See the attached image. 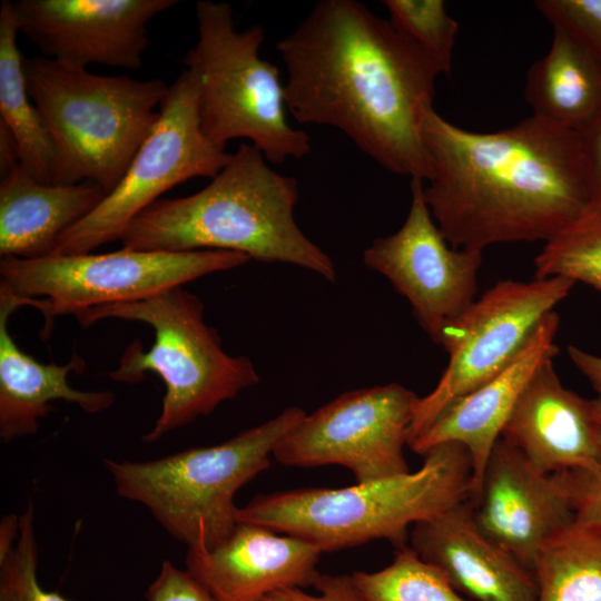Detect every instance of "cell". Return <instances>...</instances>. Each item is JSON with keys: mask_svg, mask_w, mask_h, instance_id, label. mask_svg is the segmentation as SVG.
I'll return each mask as SVG.
<instances>
[{"mask_svg": "<svg viewBox=\"0 0 601 601\" xmlns=\"http://www.w3.org/2000/svg\"><path fill=\"white\" fill-rule=\"evenodd\" d=\"M423 180L411 179L404 224L364 250V264L407 298L433 342L475 299L482 252L450 247L424 199Z\"/></svg>", "mask_w": 601, "mask_h": 601, "instance_id": "13", "label": "cell"}, {"mask_svg": "<svg viewBox=\"0 0 601 601\" xmlns=\"http://www.w3.org/2000/svg\"><path fill=\"white\" fill-rule=\"evenodd\" d=\"M299 124L334 127L386 170L430 180L422 125L439 67L356 0H322L277 43Z\"/></svg>", "mask_w": 601, "mask_h": 601, "instance_id": "1", "label": "cell"}, {"mask_svg": "<svg viewBox=\"0 0 601 601\" xmlns=\"http://www.w3.org/2000/svg\"><path fill=\"white\" fill-rule=\"evenodd\" d=\"M37 566L35 508L29 503L19 516V534L14 546L0 556V601H69L60 593L41 587Z\"/></svg>", "mask_w": 601, "mask_h": 601, "instance_id": "28", "label": "cell"}, {"mask_svg": "<svg viewBox=\"0 0 601 601\" xmlns=\"http://www.w3.org/2000/svg\"><path fill=\"white\" fill-rule=\"evenodd\" d=\"M541 14L601 66V0H538Z\"/></svg>", "mask_w": 601, "mask_h": 601, "instance_id": "29", "label": "cell"}, {"mask_svg": "<svg viewBox=\"0 0 601 601\" xmlns=\"http://www.w3.org/2000/svg\"><path fill=\"white\" fill-rule=\"evenodd\" d=\"M535 278L562 276L601 290V215L587 210L544 243Z\"/></svg>", "mask_w": 601, "mask_h": 601, "instance_id": "26", "label": "cell"}, {"mask_svg": "<svg viewBox=\"0 0 601 601\" xmlns=\"http://www.w3.org/2000/svg\"><path fill=\"white\" fill-rule=\"evenodd\" d=\"M548 52L529 69L532 115L579 132L601 115V66L571 37L553 30Z\"/></svg>", "mask_w": 601, "mask_h": 601, "instance_id": "22", "label": "cell"}, {"mask_svg": "<svg viewBox=\"0 0 601 601\" xmlns=\"http://www.w3.org/2000/svg\"><path fill=\"white\" fill-rule=\"evenodd\" d=\"M105 196L92 183H40L18 165L1 176V257L50 256L59 236L89 215Z\"/></svg>", "mask_w": 601, "mask_h": 601, "instance_id": "21", "label": "cell"}, {"mask_svg": "<svg viewBox=\"0 0 601 601\" xmlns=\"http://www.w3.org/2000/svg\"><path fill=\"white\" fill-rule=\"evenodd\" d=\"M238 522L209 550H188L186 570L217 601H260L286 588L313 587L321 550L293 535Z\"/></svg>", "mask_w": 601, "mask_h": 601, "instance_id": "16", "label": "cell"}, {"mask_svg": "<svg viewBox=\"0 0 601 601\" xmlns=\"http://www.w3.org/2000/svg\"><path fill=\"white\" fill-rule=\"evenodd\" d=\"M390 22L422 50L441 70L450 73L459 23L442 0H385Z\"/></svg>", "mask_w": 601, "mask_h": 601, "instance_id": "27", "label": "cell"}, {"mask_svg": "<svg viewBox=\"0 0 601 601\" xmlns=\"http://www.w3.org/2000/svg\"><path fill=\"white\" fill-rule=\"evenodd\" d=\"M229 154L203 132L199 79L186 67L169 86L156 122L118 185L85 218L63 231L51 255L88 254L117 240L158 197L194 177L213 178Z\"/></svg>", "mask_w": 601, "mask_h": 601, "instance_id": "10", "label": "cell"}, {"mask_svg": "<svg viewBox=\"0 0 601 601\" xmlns=\"http://www.w3.org/2000/svg\"><path fill=\"white\" fill-rule=\"evenodd\" d=\"M559 322L555 311L549 313L501 373L451 403L408 444L413 452L422 455L444 443L463 445L472 465L469 500L476 496L491 453L528 382L546 358L555 356Z\"/></svg>", "mask_w": 601, "mask_h": 601, "instance_id": "17", "label": "cell"}, {"mask_svg": "<svg viewBox=\"0 0 601 601\" xmlns=\"http://www.w3.org/2000/svg\"><path fill=\"white\" fill-rule=\"evenodd\" d=\"M176 0H19V31L49 59L78 68L139 69L147 23Z\"/></svg>", "mask_w": 601, "mask_h": 601, "instance_id": "14", "label": "cell"}, {"mask_svg": "<svg viewBox=\"0 0 601 601\" xmlns=\"http://www.w3.org/2000/svg\"><path fill=\"white\" fill-rule=\"evenodd\" d=\"M298 183L242 144L199 191L155 201L128 226L121 244L137 250H230L264 263H286L336 279L331 257L298 227Z\"/></svg>", "mask_w": 601, "mask_h": 601, "instance_id": "3", "label": "cell"}, {"mask_svg": "<svg viewBox=\"0 0 601 601\" xmlns=\"http://www.w3.org/2000/svg\"><path fill=\"white\" fill-rule=\"evenodd\" d=\"M411 548L459 592L476 601H535L531 571L477 526L469 499L413 525Z\"/></svg>", "mask_w": 601, "mask_h": 601, "instance_id": "18", "label": "cell"}, {"mask_svg": "<svg viewBox=\"0 0 601 601\" xmlns=\"http://www.w3.org/2000/svg\"><path fill=\"white\" fill-rule=\"evenodd\" d=\"M19 534V518L7 515L0 524V556L7 554L16 544Z\"/></svg>", "mask_w": 601, "mask_h": 601, "instance_id": "36", "label": "cell"}, {"mask_svg": "<svg viewBox=\"0 0 601 601\" xmlns=\"http://www.w3.org/2000/svg\"><path fill=\"white\" fill-rule=\"evenodd\" d=\"M501 437L545 474L599 465L591 400L568 390L546 358L521 393Z\"/></svg>", "mask_w": 601, "mask_h": 601, "instance_id": "19", "label": "cell"}, {"mask_svg": "<svg viewBox=\"0 0 601 601\" xmlns=\"http://www.w3.org/2000/svg\"><path fill=\"white\" fill-rule=\"evenodd\" d=\"M12 2L0 7V120L18 145L20 166L40 183L51 184L53 148L27 88Z\"/></svg>", "mask_w": 601, "mask_h": 601, "instance_id": "23", "label": "cell"}, {"mask_svg": "<svg viewBox=\"0 0 601 601\" xmlns=\"http://www.w3.org/2000/svg\"><path fill=\"white\" fill-rule=\"evenodd\" d=\"M422 132L433 165L424 199L454 248L545 243L589 207L575 131L532 115L510 128L475 132L430 108Z\"/></svg>", "mask_w": 601, "mask_h": 601, "instance_id": "2", "label": "cell"}, {"mask_svg": "<svg viewBox=\"0 0 601 601\" xmlns=\"http://www.w3.org/2000/svg\"><path fill=\"white\" fill-rule=\"evenodd\" d=\"M204 304L183 286L151 297L88 308L73 316L83 326L106 318L141 322L154 329V343L145 351L140 341L130 343L119 366L108 373L114 381L139 383L146 373L165 384L161 412L150 432L156 442L167 433L211 413L219 404L257 384L259 375L246 356H230L217 332L204 319Z\"/></svg>", "mask_w": 601, "mask_h": 601, "instance_id": "6", "label": "cell"}, {"mask_svg": "<svg viewBox=\"0 0 601 601\" xmlns=\"http://www.w3.org/2000/svg\"><path fill=\"white\" fill-rule=\"evenodd\" d=\"M351 575L363 601H467L406 545L397 548L391 564L382 570Z\"/></svg>", "mask_w": 601, "mask_h": 601, "instance_id": "25", "label": "cell"}, {"mask_svg": "<svg viewBox=\"0 0 601 601\" xmlns=\"http://www.w3.org/2000/svg\"><path fill=\"white\" fill-rule=\"evenodd\" d=\"M313 587L316 594L307 593L302 588H286L266 595L260 601H363L352 575L321 573Z\"/></svg>", "mask_w": 601, "mask_h": 601, "instance_id": "32", "label": "cell"}, {"mask_svg": "<svg viewBox=\"0 0 601 601\" xmlns=\"http://www.w3.org/2000/svg\"><path fill=\"white\" fill-rule=\"evenodd\" d=\"M305 415L292 406L220 444L104 465L119 496L146 506L188 550H209L238 523V490L268 469L277 444Z\"/></svg>", "mask_w": 601, "mask_h": 601, "instance_id": "7", "label": "cell"}, {"mask_svg": "<svg viewBox=\"0 0 601 601\" xmlns=\"http://www.w3.org/2000/svg\"><path fill=\"white\" fill-rule=\"evenodd\" d=\"M470 501L479 529L532 573L544 544L575 520L556 475L538 471L502 437Z\"/></svg>", "mask_w": 601, "mask_h": 601, "instance_id": "15", "label": "cell"}, {"mask_svg": "<svg viewBox=\"0 0 601 601\" xmlns=\"http://www.w3.org/2000/svg\"><path fill=\"white\" fill-rule=\"evenodd\" d=\"M22 66L53 148L51 184L92 183L109 194L156 122L169 86L95 75L47 57H23Z\"/></svg>", "mask_w": 601, "mask_h": 601, "instance_id": "5", "label": "cell"}, {"mask_svg": "<svg viewBox=\"0 0 601 601\" xmlns=\"http://www.w3.org/2000/svg\"><path fill=\"white\" fill-rule=\"evenodd\" d=\"M568 354L601 397V357L572 345L568 347Z\"/></svg>", "mask_w": 601, "mask_h": 601, "instance_id": "34", "label": "cell"}, {"mask_svg": "<svg viewBox=\"0 0 601 601\" xmlns=\"http://www.w3.org/2000/svg\"><path fill=\"white\" fill-rule=\"evenodd\" d=\"M592 404V414H593V426H594V439L598 453V460L601 464V397L591 400Z\"/></svg>", "mask_w": 601, "mask_h": 601, "instance_id": "37", "label": "cell"}, {"mask_svg": "<svg viewBox=\"0 0 601 601\" xmlns=\"http://www.w3.org/2000/svg\"><path fill=\"white\" fill-rule=\"evenodd\" d=\"M577 134L580 138L587 174L588 209L601 215V115Z\"/></svg>", "mask_w": 601, "mask_h": 601, "instance_id": "33", "label": "cell"}, {"mask_svg": "<svg viewBox=\"0 0 601 601\" xmlns=\"http://www.w3.org/2000/svg\"><path fill=\"white\" fill-rule=\"evenodd\" d=\"M230 250L164 252L122 247L106 254L1 257L0 285L24 297H43L40 312L49 334L56 315L138 302L201 276L247 264Z\"/></svg>", "mask_w": 601, "mask_h": 601, "instance_id": "9", "label": "cell"}, {"mask_svg": "<svg viewBox=\"0 0 601 601\" xmlns=\"http://www.w3.org/2000/svg\"><path fill=\"white\" fill-rule=\"evenodd\" d=\"M574 284L562 276L506 279L474 299L442 334L439 344L449 353V364L434 390L420 397L407 445L451 403L501 373Z\"/></svg>", "mask_w": 601, "mask_h": 601, "instance_id": "11", "label": "cell"}, {"mask_svg": "<svg viewBox=\"0 0 601 601\" xmlns=\"http://www.w3.org/2000/svg\"><path fill=\"white\" fill-rule=\"evenodd\" d=\"M535 601H601V525L574 520L541 549Z\"/></svg>", "mask_w": 601, "mask_h": 601, "instance_id": "24", "label": "cell"}, {"mask_svg": "<svg viewBox=\"0 0 601 601\" xmlns=\"http://www.w3.org/2000/svg\"><path fill=\"white\" fill-rule=\"evenodd\" d=\"M415 472L341 489L308 487L256 496L238 509L237 521L300 538L321 552L377 539L404 546L407 529L470 496L472 465L457 443L424 454Z\"/></svg>", "mask_w": 601, "mask_h": 601, "instance_id": "4", "label": "cell"}, {"mask_svg": "<svg viewBox=\"0 0 601 601\" xmlns=\"http://www.w3.org/2000/svg\"><path fill=\"white\" fill-rule=\"evenodd\" d=\"M20 165L16 139L9 128L0 120V174L4 176Z\"/></svg>", "mask_w": 601, "mask_h": 601, "instance_id": "35", "label": "cell"}, {"mask_svg": "<svg viewBox=\"0 0 601 601\" xmlns=\"http://www.w3.org/2000/svg\"><path fill=\"white\" fill-rule=\"evenodd\" d=\"M145 598L147 601H217L191 573L169 561L162 562Z\"/></svg>", "mask_w": 601, "mask_h": 601, "instance_id": "31", "label": "cell"}, {"mask_svg": "<svg viewBox=\"0 0 601 601\" xmlns=\"http://www.w3.org/2000/svg\"><path fill=\"white\" fill-rule=\"evenodd\" d=\"M418 400L397 383L343 393L306 414L273 455L286 466L342 465L356 483L410 472L404 446Z\"/></svg>", "mask_w": 601, "mask_h": 601, "instance_id": "12", "label": "cell"}, {"mask_svg": "<svg viewBox=\"0 0 601 601\" xmlns=\"http://www.w3.org/2000/svg\"><path fill=\"white\" fill-rule=\"evenodd\" d=\"M35 298L20 297L0 285V440L9 443L37 433L52 401L77 404L96 414L115 402L110 391L83 392L69 385L68 375L83 372L85 361L73 353L65 365L43 364L19 348L8 328L11 314L21 306L36 307Z\"/></svg>", "mask_w": 601, "mask_h": 601, "instance_id": "20", "label": "cell"}, {"mask_svg": "<svg viewBox=\"0 0 601 601\" xmlns=\"http://www.w3.org/2000/svg\"><path fill=\"white\" fill-rule=\"evenodd\" d=\"M555 475L570 500L575 520L601 525V465Z\"/></svg>", "mask_w": 601, "mask_h": 601, "instance_id": "30", "label": "cell"}, {"mask_svg": "<svg viewBox=\"0 0 601 601\" xmlns=\"http://www.w3.org/2000/svg\"><path fill=\"white\" fill-rule=\"evenodd\" d=\"M196 18L198 40L184 62L198 75L205 136L221 149L233 139H248L274 164L307 156L311 138L287 120L279 71L259 56L264 28L237 30L224 2L198 1Z\"/></svg>", "mask_w": 601, "mask_h": 601, "instance_id": "8", "label": "cell"}]
</instances>
